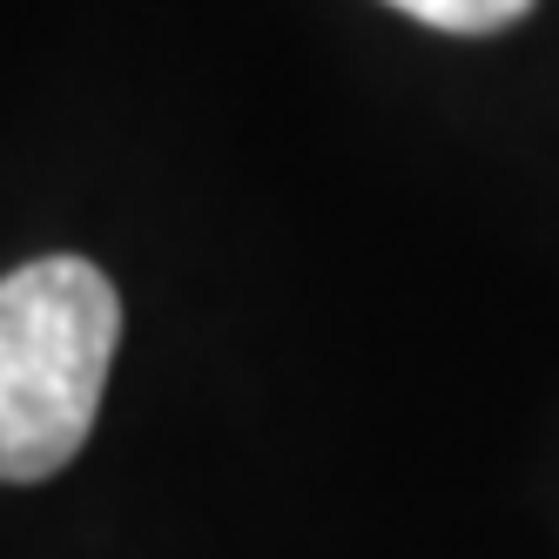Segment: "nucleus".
I'll use <instances>...</instances> for the list:
<instances>
[{
	"label": "nucleus",
	"instance_id": "nucleus-1",
	"mask_svg": "<svg viewBox=\"0 0 559 559\" xmlns=\"http://www.w3.org/2000/svg\"><path fill=\"white\" fill-rule=\"evenodd\" d=\"M122 344V297L82 257H41L0 276V478H55L88 445L108 365Z\"/></svg>",
	"mask_w": 559,
	"mask_h": 559
},
{
	"label": "nucleus",
	"instance_id": "nucleus-2",
	"mask_svg": "<svg viewBox=\"0 0 559 559\" xmlns=\"http://www.w3.org/2000/svg\"><path fill=\"white\" fill-rule=\"evenodd\" d=\"M384 8L412 14L425 27H445V34H499L512 21H526L533 0H384Z\"/></svg>",
	"mask_w": 559,
	"mask_h": 559
}]
</instances>
